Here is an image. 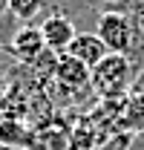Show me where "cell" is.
I'll return each mask as SVG.
<instances>
[{"instance_id": "6da1fadb", "label": "cell", "mask_w": 144, "mask_h": 150, "mask_svg": "<svg viewBox=\"0 0 144 150\" xmlns=\"http://www.w3.org/2000/svg\"><path fill=\"white\" fill-rule=\"evenodd\" d=\"M133 81H136V72H133L127 55H112L109 52L101 64H95L90 69V87L98 101L124 98L133 90Z\"/></svg>"}, {"instance_id": "7a4b0ae2", "label": "cell", "mask_w": 144, "mask_h": 150, "mask_svg": "<svg viewBox=\"0 0 144 150\" xmlns=\"http://www.w3.org/2000/svg\"><path fill=\"white\" fill-rule=\"evenodd\" d=\"M95 35L104 40L107 52L112 55H130V46H133V20L127 12L115 9V3L104 6V12L95 20Z\"/></svg>"}, {"instance_id": "3957f363", "label": "cell", "mask_w": 144, "mask_h": 150, "mask_svg": "<svg viewBox=\"0 0 144 150\" xmlns=\"http://www.w3.org/2000/svg\"><path fill=\"white\" fill-rule=\"evenodd\" d=\"M40 35H43V43H46V49L55 52V55H64L66 49H69L72 38L78 35V29H75V23H72L66 15H61V12H52V15H46V18L40 20Z\"/></svg>"}, {"instance_id": "277c9868", "label": "cell", "mask_w": 144, "mask_h": 150, "mask_svg": "<svg viewBox=\"0 0 144 150\" xmlns=\"http://www.w3.org/2000/svg\"><path fill=\"white\" fill-rule=\"evenodd\" d=\"M9 52L18 58L20 64L32 67L37 58L46 52V43H43L40 29H37V26H29V23H23L20 29H15L12 38H9Z\"/></svg>"}, {"instance_id": "5b68a950", "label": "cell", "mask_w": 144, "mask_h": 150, "mask_svg": "<svg viewBox=\"0 0 144 150\" xmlns=\"http://www.w3.org/2000/svg\"><path fill=\"white\" fill-rule=\"evenodd\" d=\"M66 55H72L75 61H81L87 69H92V67H95V64H101L109 52H107V46H104V40L95 35V32L84 29V32H78V35L72 38Z\"/></svg>"}, {"instance_id": "8992f818", "label": "cell", "mask_w": 144, "mask_h": 150, "mask_svg": "<svg viewBox=\"0 0 144 150\" xmlns=\"http://www.w3.org/2000/svg\"><path fill=\"white\" fill-rule=\"evenodd\" d=\"M66 142H69V127L64 121H55V124L43 121L32 127L26 150H66Z\"/></svg>"}, {"instance_id": "52a82bcc", "label": "cell", "mask_w": 144, "mask_h": 150, "mask_svg": "<svg viewBox=\"0 0 144 150\" xmlns=\"http://www.w3.org/2000/svg\"><path fill=\"white\" fill-rule=\"evenodd\" d=\"M118 130L130 136H144V90H130L121 101Z\"/></svg>"}, {"instance_id": "ba28073f", "label": "cell", "mask_w": 144, "mask_h": 150, "mask_svg": "<svg viewBox=\"0 0 144 150\" xmlns=\"http://www.w3.org/2000/svg\"><path fill=\"white\" fill-rule=\"evenodd\" d=\"M29 133L32 127L23 121V118H15V115H0V144L3 147H26L29 144Z\"/></svg>"}, {"instance_id": "9c48e42d", "label": "cell", "mask_w": 144, "mask_h": 150, "mask_svg": "<svg viewBox=\"0 0 144 150\" xmlns=\"http://www.w3.org/2000/svg\"><path fill=\"white\" fill-rule=\"evenodd\" d=\"M101 142H104V136L95 130V124L84 115L78 124H72V127H69V142H66V150H95Z\"/></svg>"}, {"instance_id": "30bf717a", "label": "cell", "mask_w": 144, "mask_h": 150, "mask_svg": "<svg viewBox=\"0 0 144 150\" xmlns=\"http://www.w3.org/2000/svg\"><path fill=\"white\" fill-rule=\"evenodd\" d=\"M43 9H46V0H9V15L18 23H32Z\"/></svg>"}, {"instance_id": "8fae6325", "label": "cell", "mask_w": 144, "mask_h": 150, "mask_svg": "<svg viewBox=\"0 0 144 150\" xmlns=\"http://www.w3.org/2000/svg\"><path fill=\"white\" fill-rule=\"evenodd\" d=\"M133 139H136V136H130V133L118 130V133H112V136H107V139H104L95 150H130Z\"/></svg>"}, {"instance_id": "7c38bea8", "label": "cell", "mask_w": 144, "mask_h": 150, "mask_svg": "<svg viewBox=\"0 0 144 150\" xmlns=\"http://www.w3.org/2000/svg\"><path fill=\"white\" fill-rule=\"evenodd\" d=\"M133 90H144V67L136 72V81H133Z\"/></svg>"}, {"instance_id": "4fadbf2b", "label": "cell", "mask_w": 144, "mask_h": 150, "mask_svg": "<svg viewBox=\"0 0 144 150\" xmlns=\"http://www.w3.org/2000/svg\"><path fill=\"white\" fill-rule=\"evenodd\" d=\"M95 3H104V6H109V3H124V0H95Z\"/></svg>"}, {"instance_id": "5bb4252c", "label": "cell", "mask_w": 144, "mask_h": 150, "mask_svg": "<svg viewBox=\"0 0 144 150\" xmlns=\"http://www.w3.org/2000/svg\"><path fill=\"white\" fill-rule=\"evenodd\" d=\"M0 150H12V147H3V144H0Z\"/></svg>"}, {"instance_id": "9a60e30c", "label": "cell", "mask_w": 144, "mask_h": 150, "mask_svg": "<svg viewBox=\"0 0 144 150\" xmlns=\"http://www.w3.org/2000/svg\"><path fill=\"white\" fill-rule=\"evenodd\" d=\"M18 150H26V147H18Z\"/></svg>"}]
</instances>
